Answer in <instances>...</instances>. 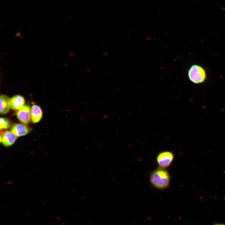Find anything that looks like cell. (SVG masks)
<instances>
[{"instance_id": "obj_5", "label": "cell", "mask_w": 225, "mask_h": 225, "mask_svg": "<svg viewBox=\"0 0 225 225\" xmlns=\"http://www.w3.org/2000/svg\"><path fill=\"white\" fill-rule=\"evenodd\" d=\"M17 137L11 131H4L1 132L0 142L5 146L9 147L13 144Z\"/></svg>"}, {"instance_id": "obj_8", "label": "cell", "mask_w": 225, "mask_h": 225, "mask_svg": "<svg viewBox=\"0 0 225 225\" xmlns=\"http://www.w3.org/2000/svg\"><path fill=\"white\" fill-rule=\"evenodd\" d=\"M31 120L33 123L40 121L42 116V112L41 108L38 105H33L31 108Z\"/></svg>"}, {"instance_id": "obj_25", "label": "cell", "mask_w": 225, "mask_h": 225, "mask_svg": "<svg viewBox=\"0 0 225 225\" xmlns=\"http://www.w3.org/2000/svg\"><path fill=\"white\" fill-rule=\"evenodd\" d=\"M25 178V177H24V178H23V179H22L23 180V179H24Z\"/></svg>"}, {"instance_id": "obj_16", "label": "cell", "mask_w": 225, "mask_h": 225, "mask_svg": "<svg viewBox=\"0 0 225 225\" xmlns=\"http://www.w3.org/2000/svg\"><path fill=\"white\" fill-rule=\"evenodd\" d=\"M13 212H11V213H10L9 214V215H11V214H12V213H13Z\"/></svg>"}, {"instance_id": "obj_26", "label": "cell", "mask_w": 225, "mask_h": 225, "mask_svg": "<svg viewBox=\"0 0 225 225\" xmlns=\"http://www.w3.org/2000/svg\"><path fill=\"white\" fill-rule=\"evenodd\" d=\"M27 199V198H25V199L26 200V199Z\"/></svg>"}, {"instance_id": "obj_6", "label": "cell", "mask_w": 225, "mask_h": 225, "mask_svg": "<svg viewBox=\"0 0 225 225\" xmlns=\"http://www.w3.org/2000/svg\"><path fill=\"white\" fill-rule=\"evenodd\" d=\"M31 130L30 127L24 123L16 124L11 129V131L18 137L27 135Z\"/></svg>"}, {"instance_id": "obj_10", "label": "cell", "mask_w": 225, "mask_h": 225, "mask_svg": "<svg viewBox=\"0 0 225 225\" xmlns=\"http://www.w3.org/2000/svg\"><path fill=\"white\" fill-rule=\"evenodd\" d=\"M12 126V123L10 120L6 118H1L0 119V130L7 129Z\"/></svg>"}, {"instance_id": "obj_19", "label": "cell", "mask_w": 225, "mask_h": 225, "mask_svg": "<svg viewBox=\"0 0 225 225\" xmlns=\"http://www.w3.org/2000/svg\"><path fill=\"white\" fill-rule=\"evenodd\" d=\"M15 205V204H12L11 206H13Z\"/></svg>"}, {"instance_id": "obj_4", "label": "cell", "mask_w": 225, "mask_h": 225, "mask_svg": "<svg viewBox=\"0 0 225 225\" xmlns=\"http://www.w3.org/2000/svg\"><path fill=\"white\" fill-rule=\"evenodd\" d=\"M17 116L18 120L22 123L27 124L31 120V108L28 105H24L18 110L17 113Z\"/></svg>"}, {"instance_id": "obj_13", "label": "cell", "mask_w": 225, "mask_h": 225, "mask_svg": "<svg viewBox=\"0 0 225 225\" xmlns=\"http://www.w3.org/2000/svg\"><path fill=\"white\" fill-rule=\"evenodd\" d=\"M54 173H55V172H51V174H53Z\"/></svg>"}, {"instance_id": "obj_11", "label": "cell", "mask_w": 225, "mask_h": 225, "mask_svg": "<svg viewBox=\"0 0 225 225\" xmlns=\"http://www.w3.org/2000/svg\"><path fill=\"white\" fill-rule=\"evenodd\" d=\"M61 217H57L56 218V219L58 220H59L60 219H61Z\"/></svg>"}, {"instance_id": "obj_21", "label": "cell", "mask_w": 225, "mask_h": 225, "mask_svg": "<svg viewBox=\"0 0 225 225\" xmlns=\"http://www.w3.org/2000/svg\"><path fill=\"white\" fill-rule=\"evenodd\" d=\"M16 197H17V196H16L14 197L13 198H16Z\"/></svg>"}, {"instance_id": "obj_2", "label": "cell", "mask_w": 225, "mask_h": 225, "mask_svg": "<svg viewBox=\"0 0 225 225\" xmlns=\"http://www.w3.org/2000/svg\"><path fill=\"white\" fill-rule=\"evenodd\" d=\"M189 79L192 82L199 84L204 82L207 78V74L205 69L200 65H192L188 71Z\"/></svg>"}, {"instance_id": "obj_18", "label": "cell", "mask_w": 225, "mask_h": 225, "mask_svg": "<svg viewBox=\"0 0 225 225\" xmlns=\"http://www.w3.org/2000/svg\"><path fill=\"white\" fill-rule=\"evenodd\" d=\"M8 208L7 207H5L3 208V209H5V208Z\"/></svg>"}, {"instance_id": "obj_22", "label": "cell", "mask_w": 225, "mask_h": 225, "mask_svg": "<svg viewBox=\"0 0 225 225\" xmlns=\"http://www.w3.org/2000/svg\"><path fill=\"white\" fill-rule=\"evenodd\" d=\"M36 168V167H33V168H32V169H34V168Z\"/></svg>"}, {"instance_id": "obj_20", "label": "cell", "mask_w": 225, "mask_h": 225, "mask_svg": "<svg viewBox=\"0 0 225 225\" xmlns=\"http://www.w3.org/2000/svg\"><path fill=\"white\" fill-rule=\"evenodd\" d=\"M20 203V202H17V204H18L19 203Z\"/></svg>"}, {"instance_id": "obj_9", "label": "cell", "mask_w": 225, "mask_h": 225, "mask_svg": "<svg viewBox=\"0 0 225 225\" xmlns=\"http://www.w3.org/2000/svg\"><path fill=\"white\" fill-rule=\"evenodd\" d=\"M10 99L6 95H2L0 97V112L2 114L8 113L9 111Z\"/></svg>"}, {"instance_id": "obj_28", "label": "cell", "mask_w": 225, "mask_h": 225, "mask_svg": "<svg viewBox=\"0 0 225 225\" xmlns=\"http://www.w3.org/2000/svg\"><path fill=\"white\" fill-rule=\"evenodd\" d=\"M31 191V190H29L28 191Z\"/></svg>"}, {"instance_id": "obj_17", "label": "cell", "mask_w": 225, "mask_h": 225, "mask_svg": "<svg viewBox=\"0 0 225 225\" xmlns=\"http://www.w3.org/2000/svg\"><path fill=\"white\" fill-rule=\"evenodd\" d=\"M66 223V222H64L62 223V225H63Z\"/></svg>"}, {"instance_id": "obj_27", "label": "cell", "mask_w": 225, "mask_h": 225, "mask_svg": "<svg viewBox=\"0 0 225 225\" xmlns=\"http://www.w3.org/2000/svg\"><path fill=\"white\" fill-rule=\"evenodd\" d=\"M61 168V167L58 168Z\"/></svg>"}, {"instance_id": "obj_15", "label": "cell", "mask_w": 225, "mask_h": 225, "mask_svg": "<svg viewBox=\"0 0 225 225\" xmlns=\"http://www.w3.org/2000/svg\"><path fill=\"white\" fill-rule=\"evenodd\" d=\"M28 204H26L24 206H25V207H26V206H28Z\"/></svg>"}, {"instance_id": "obj_24", "label": "cell", "mask_w": 225, "mask_h": 225, "mask_svg": "<svg viewBox=\"0 0 225 225\" xmlns=\"http://www.w3.org/2000/svg\"><path fill=\"white\" fill-rule=\"evenodd\" d=\"M21 210H20L19 211H19H21Z\"/></svg>"}, {"instance_id": "obj_7", "label": "cell", "mask_w": 225, "mask_h": 225, "mask_svg": "<svg viewBox=\"0 0 225 225\" xmlns=\"http://www.w3.org/2000/svg\"><path fill=\"white\" fill-rule=\"evenodd\" d=\"M25 103L24 98L20 95H16L10 99V106L13 110H19L24 105Z\"/></svg>"}, {"instance_id": "obj_3", "label": "cell", "mask_w": 225, "mask_h": 225, "mask_svg": "<svg viewBox=\"0 0 225 225\" xmlns=\"http://www.w3.org/2000/svg\"><path fill=\"white\" fill-rule=\"evenodd\" d=\"M174 158L172 151H165L159 152L156 158L158 167L167 169L171 165Z\"/></svg>"}, {"instance_id": "obj_1", "label": "cell", "mask_w": 225, "mask_h": 225, "mask_svg": "<svg viewBox=\"0 0 225 225\" xmlns=\"http://www.w3.org/2000/svg\"><path fill=\"white\" fill-rule=\"evenodd\" d=\"M167 169L158 167L150 173L149 180L153 188L163 190L169 187L171 177Z\"/></svg>"}, {"instance_id": "obj_14", "label": "cell", "mask_w": 225, "mask_h": 225, "mask_svg": "<svg viewBox=\"0 0 225 225\" xmlns=\"http://www.w3.org/2000/svg\"><path fill=\"white\" fill-rule=\"evenodd\" d=\"M36 206H33V207H32L31 208V209H32V208H34V207H35Z\"/></svg>"}, {"instance_id": "obj_23", "label": "cell", "mask_w": 225, "mask_h": 225, "mask_svg": "<svg viewBox=\"0 0 225 225\" xmlns=\"http://www.w3.org/2000/svg\"><path fill=\"white\" fill-rule=\"evenodd\" d=\"M53 177V175H52V176L50 177V178H51L52 177Z\"/></svg>"}, {"instance_id": "obj_12", "label": "cell", "mask_w": 225, "mask_h": 225, "mask_svg": "<svg viewBox=\"0 0 225 225\" xmlns=\"http://www.w3.org/2000/svg\"><path fill=\"white\" fill-rule=\"evenodd\" d=\"M12 181H9V182H8V184H11V183H12Z\"/></svg>"}]
</instances>
